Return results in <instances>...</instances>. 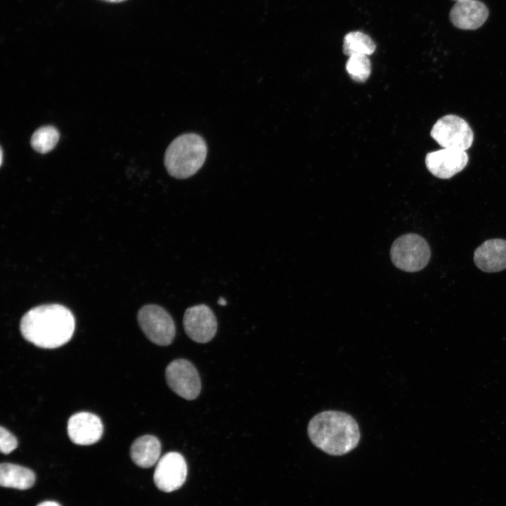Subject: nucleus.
<instances>
[{
	"instance_id": "obj_15",
	"label": "nucleus",
	"mask_w": 506,
	"mask_h": 506,
	"mask_svg": "<svg viewBox=\"0 0 506 506\" xmlns=\"http://www.w3.org/2000/svg\"><path fill=\"white\" fill-rule=\"evenodd\" d=\"M34 481L35 474L28 468L7 462L0 465V485L3 487L25 490L31 488Z\"/></svg>"
},
{
	"instance_id": "obj_3",
	"label": "nucleus",
	"mask_w": 506,
	"mask_h": 506,
	"mask_svg": "<svg viewBox=\"0 0 506 506\" xmlns=\"http://www.w3.org/2000/svg\"><path fill=\"white\" fill-rule=\"evenodd\" d=\"M207 144L200 135L185 134L176 138L164 155V166L169 174L183 179L194 175L203 165Z\"/></svg>"
},
{
	"instance_id": "obj_10",
	"label": "nucleus",
	"mask_w": 506,
	"mask_h": 506,
	"mask_svg": "<svg viewBox=\"0 0 506 506\" xmlns=\"http://www.w3.org/2000/svg\"><path fill=\"white\" fill-rule=\"evenodd\" d=\"M468 162L465 150L443 148L429 153L425 158L428 170L439 179H447L461 171Z\"/></svg>"
},
{
	"instance_id": "obj_22",
	"label": "nucleus",
	"mask_w": 506,
	"mask_h": 506,
	"mask_svg": "<svg viewBox=\"0 0 506 506\" xmlns=\"http://www.w3.org/2000/svg\"><path fill=\"white\" fill-rule=\"evenodd\" d=\"M103 1L111 2V3H119V2L124 1L125 0H103Z\"/></svg>"
},
{
	"instance_id": "obj_14",
	"label": "nucleus",
	"mask_w": 506,
	"mask_h": 506,
	"mask_svg": "<svg viewBox=\"0 0 506 506\" xmlns=\"http://www.w3.org/2000/svg\"><path fill=\"white\" fill-rule=\"evenodd\" d=\"M161 443L153 435H144L137 438L131 444L130 455L132 461L138 467H153L160 458Z\"/></svg>"
},
{
	"instance_id": "obj_5",
	"label": "nucleus",
	"mask_w": 506,
	"mask_h": 506,
	"mask_svg": "<svg viewBox=\"0 0 506 506\" xmlns=\"http://www.w3.org/2000/svg\"><path fill=\"white\" fill-rule=\"evenodd\" d=\"M138 325L146 337L159 346H167L174 339L176 327L171 315L162 306L147 304L137 315Z\"/></svg>"
},
{
	"instance_id": "obj_13",
	"label": "nucleus",
	"mask_w": 506,
	"mask_h": 506,
	"mask_svg": "<svg viewBox=\"0 0 506 506\" xmlns=\"http://www.w3.org/2000/svg\"><path fill=\"white\" fill-rule=\"evenodd\" d=\"M475 265L482 271L493 273L506 268V240L495 238L484 242L474 254Z\"/></svg>"
},
{
	"instance_id": "obj_8",
	"label": "nucleus",
	"mask_w": 506,
	"mask_h": 506,
	"mask_svg": "<svg viewBox=\"0 0 506 506\" xmlns=\"http://www.w3.org/2000/svg\"><path fill=\"white\" fill-rule=\"evenodd\" d=\"M186 476L187 465L183 455L177 452H169L158 460L153 479L160 491L169 493L179 489Z\"/></svg>"
},
{
	"instance_id": "obj_2",
	"label": "nucleus",
	"mask_w": 506,
	"mask_h": 506,
	"mask_svg": "<svg viewBox=\"0 0 506 506\" xmlns=\"http://www.w3.org/2000/svg\"><path fill=\"white\" fill-rule=\"evenodd\" d=\"M312 443L331 455H342L353 450L361 438L358 424L349 414L326 410L316 415L308 425Z\"/></svg>"
},
{
	"instance_id": "obj_18",
	"label": "nucleus",
	"mask_w": 506,
	"mask_h": 506,
	"mask_svg": "<svg viewBox=\"0 0 506 506\" xmlns=\"http://www.w3.org/2000/svg\"><path fill=\"white\" fill-rule=\"evenodd\" d=\"M345 67L351 78L357 82H365L371 73L370 61L365 55L349 56Z\"/></svg>"
},
{
	"instance_id": "obj_23",
	"label": "nucleus",
	"mask_w": 506,
	"mask_h": 506,
	"mask_svg": "<svg viewBox=\"0 0 506 506\" xmlns=\"http://www.w3.org/2000/svg\"><path fill=\"white\" fill-rule=\"evenodd\" d=\"M3 160V150L1 148V164H2Z\"/></svg>"
},
{
	"instance_id": "obj_4",
	"label": "nucleus",
	"mask_w": 506,
	"mask_h": 506,
	"mask_svg": "<svg viewBox=\"0 0 506 506\" xmlns=\"http://www.w3.org/2000/svg\"><path fill=\"white\" fill-rule=\"evenodd\" d=\"M390 256L395 266L406 272L423 269L431 257V250L424 238L415 233L403 235L392 244Z\"/></svg>"
},
{
	"instance_id": "obj_24",
	"label": "nucleus",
	"mask_w": 506,
	"mask_h": 506,
	"mask_svg": "<svg viewBox=\"0 0 506 506\" xmlns=\"http://www.w3.org/2000/svg\"><path fill=\"white\" fill-rule=\"evenodd\" d=\"M455 1H465V0H454Z\"/></svg>"
},
{
	"instance_id": "obj_1",
	"label": "nucleus",
	"mask_w": 506,
	"mask_h": 506,
	"mask_svg": "<svg viewBox=\"0 0 506 506\" xmlns=\"http://www.w3.org/2000/svg\"><path fill=\"white\" fill-rule=\"evenodd\" d=\"M75 320L72 313L60 304H46L31 309L21 318L22 337L44 349L60 347L70 341Z\"/></svg>"
},
{
	"instance_id": "obj_11",
	"label": "nucleus",
	"mask_w": 506,
	"mask_h": 506,
	"mask_svg": "<svg viewBox=\"0 0 506 506\" xmlns=\"http://www.w3.org/2000/svg\"><path fill=\"white\" fill-rule=\"evenodd\" d=\"M103 432L101 420L88 412L72 415L67 422V434L70 440L77 445H91L98 442Z\"/></svg>"
},
{
	"instance_id": "obj_17",
	"label": "nucleus",
	"mask_w": 506,
	"mask_h": 506,
	"mask_svg": "<svg viewBox=\"0 0 506 506\" xmlns=\"http://www.w3.org/2000/svg\"><path fill=\"white\" fill-rule=\"evenodd\" d=\"M60 137L57 129L45 126L37 129L32 136L31 145L38 153H46L54 148Z\"/></svg>"
},
{
	"instance_id": "obj_21",
	"label": "nucleus",
	"mask_w": 506,
	"mask_h": 506,
	"mask_svg": "<svg viewBox=\"0 0 506 506\" xmlns=\"http://www.w3.org/2000/svg\"><path fill=\"white\" fill-rule=\"evenodd\" d=\"M218 304L220 306H225L226 305V301L223 297H220L218 300Z\"/></svg>"
},
{
	"instance_id": "obj_16",
	"label": "nucleus",
	"mask_w": 506,
	"mask_h": 506,
	"mask_svg": "<svg viewBox=\"0 0 506 506\" xmlns=\"http://www.w3.org/2000/svg\"><path fill=\"white\" fill-rule=\"evenodd\" d=\"M375 44L366 34L359 31L347 33L343 42V52L345 55L369 56L375 51Z\"/></svg>"
},
{
	"instance_id": "obj_20",
	"label": "nucleus",
	"mask_w": 506,
	"mask_h": 506,
	"mask_svg": "<svg viewBox=\"0 0 506 506\" xmlns=\"http://www.w3.org/2000/svg\"><path fill=\"white\" fill-rule=\"evenodd\" d=\"M37 506H60L58 502L54 501H44L39 504H38Z\"/></svg>"
},
{
	"instance_id": "obj_7",
	"label": "nucleus",
	"mask_w": 506,
	"mask_h": 506,
	"mask_svg": "<svg viewBox=\"0 0 506 506\" xmlns=\"http://www.w3.org/2000/svg\"><path fill=\"white\" fill-rule=\"evenodd\" d=\"M165 378L169 387L186 400H193L200 393V375L195 366L188 360L176 359L171 361L165 370Z\"/></svg>"
},
{
	"instance_id": "obj_9",
	"label": "nucleus",
	"mask_w": 506,
	"mask_h": 506,
	"mask_svg": "<svg viewBox=\"0 0 506 506\" xmlns=\"http://www.w3.org/2000/svg\"><path fill=\"white\" fill-rule=\"evenodd\" d=\"M186 335L194 342L207 343L216 335L217 320L212 309L205 304L188 308L183 318Z\"/></svg>"
},
{
	"instance_id": "obj_12",
	"label": "nucleus",
	"mask_w": 506,
	"mask_h": 506,
	"mask_svg": "<svg viewBox=\"0 0 506 506\" xmlns=\"http://www.w3.org/2000/svg\"><path fill=\"white\" fill-rule=\"evenodd\" d=\"M486 6L477 0L456 1L452 7L449 18L458 29L472 30L479 28L488 17Z\"/></svg>"
},
{
	"instance_id": "obj_19",
	"label": "nucleus",
	"mask_w": 506,
	"mask_h": 506,
	"mask_svg": "<svg viewBox=\"0 0 506 506\" xmlns=\"http://www.w3.org/2000/svg\"><path fill=\"white\" fill-rule=\"evenodd\" d=\"M18 447L16 437L3 427H0V450L4 454H9Z\"/></svg>"
},
{
	"instance_id": "obj_6",
	"label": "nucleus",
	"mask_w": 506,
	"mask_h": 506,
	"mask_svg": "<svg viewBox=\"0 0 506 506\" xmlns=\"http://www.w3.org/2000/svg\"><path fill=\"white\" fill-rule=\"evenodd\" d=\"M430 135L443 148L465 151L470 148L474 140L468 123L455 115H447L438 119Z\"/></svg>"
}]
</instances>
